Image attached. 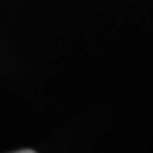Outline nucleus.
Listing matches in <instances>:
<instances>
[]
</instances>
